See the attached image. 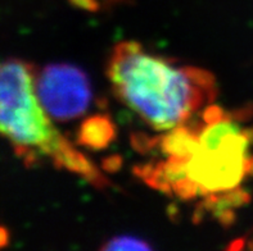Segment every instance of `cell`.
<instances>
[{"mask_svg": "<svg viewBox=\"0 0 253 251\" xmlns=\"http://www.w3.org/2000/svg\"><path fill=\"white\" fill-rule=\"evenodd\" d=\"M38 98L50 118L74 121L89 110L93 90L87 76L70 64H53L35 77Z\"/></svg>", "mask_w": 253, "mask_h": 251, "instance_id": "4", "label": "cell"}, {"mask_svg": "<svg viewBox=\"0 0 253 251\" xmlns=\"http://www.w3.org/2000/svg\"><path fill=\"white\" fill-rule=\"evenodd\" d=\"M244 111L211 104L193 119L197 143L183 159L161 158L141 164L136 173L151 187L180 200H203L202 209L230 220L248 200L242 184L253 176V126Z\"/></svg>", "mask_w": 253, "mask_h": 251, "instance_id": "1", "label": "cell"}, {"mask_svg": "<svg viewBox=\"0 0 253 251\" xmlns=\"http://www.w3.org/2000/svg\"><path fill=\"white\" fill-rule=\"evenodd\" d=\"M107 77L116 98L160 132L194 119L217 95L215 77L209 71L175 64L135 41L112 49Z\"/></svg>", "mask_w": 253, "mask_h": 251, "instance_id": "2", "label": "cell"}, {"mask_svg": "<svg viewBox=\"0 0 253 251\" xmlns=\"http://www.w3.org/2000/svg\"><path fill=\"white\" fill-rule=\"evenodd\" d=\"M35 77V68L25 61L0 63V135L29 166L46 159L96 187H107L106 176L53 124L38 98Z\"/></svg>", "mask_w": 253, "mask_h": 251, "instance_id": "3", "label": "cell"}, {"mask_svg": "<svg viewBox=\"0 0 253 251\" xmlns=\"http://www.w3.org/2000/svg\"><path fill=\"white\" fill-rule=\"evenodd\" d=\"M6 241H8V235H6V231L0 227V248L5 245Z\"/></svg>", "mask_w": 253, "mask_h": 251, "instance_id": "7", "label": "cell"}, {"mask_svg": "<svg viewBox=\"0 0 253 251\" xmlns=\"http://www.w3.org/2000/svg\"><path fill=\"white\" fill-rule=\"evenodd\" d=\"M103 250H148L151 245L134 236H119L102 246Z\"/></svg>", "mask_w": 253, "mask_h": 251, "instance_id": "6", "label": "cell"}, {"mask_svg": "<svg viewBox=\"0 0 253 251\" xmlns=\"http://www.w3.org/2000/svg\"><path fill=\"white\" fill-rule=\"evenodd\" d=\"M116 127L106 115H94L83 122L77 143L89 149H104L115 140Z\"/></svg>", "mask_w": 253, "mask_h": 251, "instance_id": "5", "label": "cell"}]
</instances>
